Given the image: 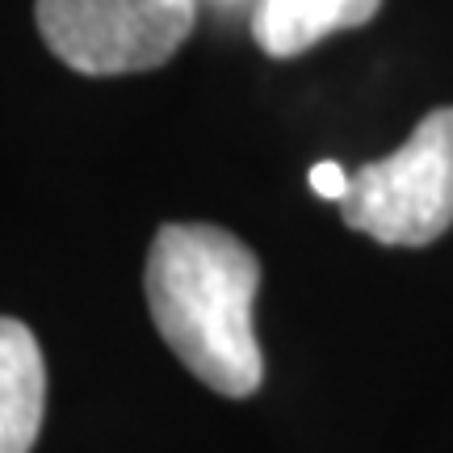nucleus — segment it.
<instances>
[{
  "label": "nucleus",
  "mask_w": 453,
  "mask_h": 453,
  "mask_svg": "<svg viewBox=\"0 0 453 453\" xmlns=\"http://www.w3.org/2000/svg\"><path fill=\"white\" fill-rule=\"evenodd\" d=\"M344 223L395 248H424L453 226V105L433 110L387 160L349 173Z\"/></svg>",
  "instance_id": "2"
},
{
  "label": "nucleus",
  "mask_w": 453,
  "mask_h": 453,
  "mask_svg": "<svg viewBox=\"0 0 453 453\" xmlns=\"http://www.w3.org/2000/svg\"><path fill=\"white\" fill-rule=\"evenodd\" d=\"M47 407V365L26 324L0 319V453H30Z\"/></svg>",
  "instance_id": "4"
},
{
  "label": "nucleus",
  "mask_w": 453,
  "mask_h": 453,
  "mask_svg": "<svg viewBox=\"0 0 453 453\" xmlns=\"http://www.w3.org/2000/svg\"><path fill=\"white\" fill-rule=\"evenodd\" d=\"M311 189L319 197H332V202H344V194H349V173L340 168L336 160H327V164H315L311 168Z\"/></svg>",
  "instance_id": "6"
},
{
  "label": "nucleus",
  "mask_w": 453,
  "mask_h": 453,
  "mask_svg": "<svg viewBox=\"0 0 453 453\" xmlns=\"http://www.w3.org/2000/svg\"><path fill=\"white\" fill-rule=\"evenodd\" d=\"M38 34L84 76H127L168 64L189 38L197 0H38Z\"/></svg>",
  "instance_id": "3"
},
{
  "label": "nucleus",
  "mask_w": 453,
  "mask_h": 453,
  "mask_svg": "<svg viewBox=\"0 0 453 453\" xmlns=\"http://www.w3.org/2000/svg\"><path fill=\"white\" fill-rule=\"evenodd\" d=\"M382 0H260L252 17L257 47L273 59H294L324 42L327 34L365 26Z\"/></svg>",
  "instance_id": "5"
},
{
  "label": "nucleus",
  "mask_w": 453,
  "mask_h": 453,
  "mask_svg": "<svg viewBox=\"0 0 453 453\" xmlns=\"http://www.w3.org/2000/svg\"><path fill=\"white\" fill-rule=\"evenodd\" d=\"M260 260L231 231L211 223H168L147 252L151 319L185 370L219 395L243 399L260 387L257 340Z\"/></svg>",
  "instance_id": "1"
}]
</instances>
